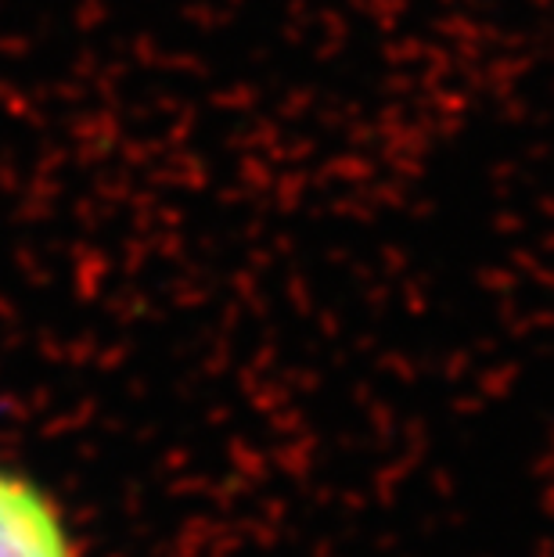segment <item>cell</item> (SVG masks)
I'll list each match as a JSON object with an SVG mask.
<instances>
[{"instance_id":"obj_1","label":"cell","mask_w":554,"mask_h":557,"mask_svg":"<svg viewBox=\"0 0 554 557\" xmlns=\"http://www.w3.org/2000/svg\"><path fill=\"white\" fill-rule=\"evenodd\" d=\"M0 557H79L54 493L26 471L0 465Z\"/></svg>"}]
</instances>
